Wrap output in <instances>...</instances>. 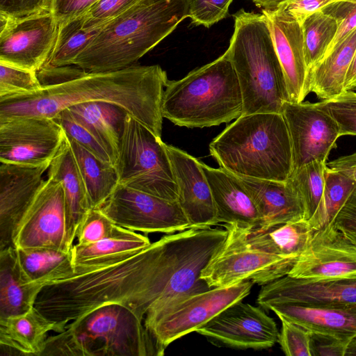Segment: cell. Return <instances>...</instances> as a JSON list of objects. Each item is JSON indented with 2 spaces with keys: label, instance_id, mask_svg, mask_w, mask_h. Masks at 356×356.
Returning <instances> with one entry per match:
<instances>
[{
  "label": "cell",
  "instance_id": "cell-45",
  "mask_svg": "<svg viewBox=\"0 0 356 356\" xmlns=\"http://www.w3.org/2000/svg\"><path fill=\"white\" fill-rule=\"evenodd\" d=\"M138 0H98L84 14V28L97 29L126 10Z\"/></svg>",
  "mask_w": 356,
  "mask_h": 356
},
{
  "label": "cell",
  "instance_id": "cell-47",
  "mask_svg": "<svg viewBox=\"0 0 356 356\" xmlns=\"http://www.w3.org/2000/svg\"><path fill=\"white\" fill-rule=\"evenodd\" d=\"M349 342L311 333L312 356H345Z\"/></svg>",
  "mask_w": 356,
  "mask_h": 356
},
{
  "label": "cell",
  "instance_id": "cell-30",
  "mask_svg": "<svg viewBox=\"0 0 356 356\" xmlns=\"http://www.w3.org/2000/svg\"><path fill=\"white\" fill-rule=\"evenodd\" d=\"M67 109L95 134L116 161L128 113L121 107L104 102L77 104Z\"/></svg>",
  "mask_w": 356,
  "mask_h": 356
},
{
  "label": "cell",
  "instance_id": "cell-9",
  "mask_svg": "<svg viewBox=\"0 0 356 356\" xmlns=\"http://www.w3.org/2000/svg\"><path fill=\"white\" fill-rule=\"evenodd\" d=\"M253 284L245 281L185 293L148 312L144 325L165 350L172 341L196 332L225 308L244 299Z\"/></svg>",
  "mask_w": 356,
  "mask_h": 356
},
{
  "label": "cell",
  "instance_id": "cell-35",
  "mask_svg": "<svg viewBox=\"0 0 356 356\" xmlns=\"http://www.w3.org/2000/svg\"><path fill=\"white\" fill-rule=\"evenodd\" d=\"M307 66L312 69L325 56L337 30V20L319 10L309 15L301 24Z\"/></svg>",
  "mask_w": 356,
  "mask_h": 356
},
{
  "label": "cell",
  "instance_id": "cell-10",
  "mask_svg": "<svg viewBox=\"0 0 356 356\" xmlns=\"http://www.w3.org/2000/svg\"><path fill=\"white\" fill-rule=\"evenodd\" d=\"M227 237L202 270L200 278L209 287L251 281L266 284L288 275L298 258L282 257L253 248L241 227L226 224Z\"/></svg>",
  "mask_w": 356,
  "mask_h": 356
},
{
  "label": "cell",
  "instance_id": "cell-40",
  "mask_svg": "<svg viewBox=\"0 0 356 356\" xmlns=\"http://www.w3.org/2000/svg\"><path fill=\"white\" fill-rule=\"evenodd\" d=\"M130 231L116 225L101 209H91L78 227L77 243L90 244L107 238L124 236Z\"/></svg>",
  "mask_w": 356,
  "mask_h": 356
},
{
  "label": "cell",
  "instance_id": "cell-54",
  "mask_svg": "<svg viewBox=\"0 0 356 356\" xmlns=\"http://www.w3.org/2000/svg\"><path fill=\"white\" fill-rule=\"evenodd\" d=\"M342 232L343 236L353 244L356 245V234L350 233V232Z\"/></svg>",
  "mask_w": 356,
  "mask_h": 356
},
{
  "label": "cell",
  "instance_id": "cell-34",
  "mask_svg": "<svg viewBox=\"0 0 356 356\" xmlns=\"http://www.w3.org/2000/svg\"><path fill=\"white\" fill-rule=\"evenodd\" d=\"M151 243L147 236L131 230L127 234L107 238L95 243H76L71 248L74 265L109 259L118 255L138 251Z\"/></svg>",
  "mask_w": 356,
  "mask_h": 356
},
{
  "label": "cell",
  "instance_id": "cell-16",
  "mask_svg": "<svg viewBox=\"0 0 356 356\" xmlns=\"http://www.w3.org/2000/svg\"><path fill=\"white\" fill-rule=\"evenodd\" d=\"M282 114L291 139L293 170L314 161L326 162L340 137L334 119L317 103L286 102Z\"/></svg>",
  "mask_w": 356,
  "mask_h": 356
},
{
  "label": "cell",
  "instance_id": "cell-42",
  "mask_svg": "<svg viewBox=\"0 0 356 356\" xmlns=\"http://www.w3.org/2000/svg\"><path fill=\"white\" fill-rule=\"evenodd\" d=\"M282 322L278 342L287 356H312L311 333L300 325L284 318Z\"/></svg>",
  "mask_w": 356,
  "mask_h": 356
},
{
  "label": "cell",
  "instance_id": "cell-52",
  "mask_svg": "<svg viewBox=\"0 0 356 356\" xmlns=\"http://www.w3.org/2000/svg\"><path fill=\"white\" fill-rule=\"evenodd\" d=\"M257 7L262 9L272 10L288 2L290 0H250Z\"/></svg>",
  "mask_w": 356,
  "mask_h": 356
},
{
  "label": "cell",
  "instance_id": "cell-22",
  "mask_svg": "<svg viewBox=\"0 0 356 356\" xmlns=\"http://www.w3.org/2000/svg\"><path fill=\"white\" fill-rule=\"evenodd\" d=\"M268 309L312 334L350 341L356 339V305L274 304Z\"/></svg>",
  "mask_w": 356,
  "mask_h": 356
},
{
  "label": "cell",
  "instance_id": "cell-24",
  "mask_svg": "<svg viewBox=\"0 0 356 356\" xmlns=\"http://www.w3.org/2000/svg\"><path fill=\"white\" fill-rule=\"evenodd\" d=\"M237 177L251 196L260 215L261 225L259 226L305 219L302 200L289 179L282 181Z\"/></svg>",
  "mask_w": 356,
  "mask_h": 356
},
{
  "label": "cell",
  "instance_id": "cell-3",
  "mask_svg": "<svg viewBox=\"0 0 356 356\" xmlns=\"http://www.w3.org/2000/svg\"><path fill=\"white\" fill-rule=\"evenodd\" d=\"M188 15L187 0H138L105 23L72 65L91 72L129 67Z\"/></svg>",
  "mask_w": 356,
  "mask_h": 356
},
{
  "label": "cell",
  "instance_id": "cell-32",
  "mask_svg": "<svg viewBox=\"0 0 356 356\" xmlns=\"http://www.w3.org/2000/svg\"><path fill=\"white\" fill-rule=\"evenodd\" d=\"M21 268L34 282L44 286L65 279L74 272L71 250L51 248H15Z\"/></svg>",
  "mask_w": 356,
  "mask_h": 356
},
{
  "label": "cell",
  "instance_id": "cell-39",
  "mask_svg": "<svg viewBox=\"0 0 356 356\" xmlns=\"http://www.w3.org/2000/svg\"><path fill=\"white\" fill-rule=\"evenodd\" d=\"M42 87L37 72L0 62V101L35 93Z\"/></svg>",
  "mask_w": 356,
  "mask_h": 356
},
{
  "label": "cell",
  "instance_id": "cell-13",
  "mask_svg": "<svg viewBox=\"0 0 356 356\" xmlns=\"http://www.w3.org/2000/svg\"><path fill=\"white\" fill-rule=\"evenodd\" d=\"M0 62L35 72L54 46L58 22L51 10L11 18L0 14Z\"/></svg>",
  "mask_w": 356,
  "mask_h": 356
},
{
  "label": "cell",
  "instance_id": "cell-19",
  "mask_svg": "<svg viewBox=\"0 0 356 356\" xmlns=\"http://www.w3.org/2000/svg\"><path fill=\"white\" fill-rule=\"evenodd\" d=\"M257 302L266 309L280 303L356 305V277L313 281L286 275L263 285Z\"/></svg>",
  "mask_w": 356,
  "mask_h": 356
},
{
  "label": "cell",
  "instance_id": "cell-38",
  "mask_svg": "<svg viewBox=\"0 0 356 356\" xmlns=\"http://www.w3.org/2000/svg\"><path fill=\"white\" fill-rule=\"evenodd\" d=\"M54 119L62 127L68 138L75 140L101 161L115 166V159L102 141L69 109L63 110Z\"/></svg>",
  "mask_w": 356,
  "mask_h": 356
},
{
  "label": "cell",
  "instance_id": "cell-11",
  "mask_svg": "<svg viewBox=\"0 0 356 356\" xmlns=\"http://www.w3.org/2000/svg\"><path fill=\"white\" fill-rule=\"evenodd\" d=\"M65 138L54 118L34 115L0 119V163L49 168Z\"/></svg>",
  "mask_w": 356,
  "mask_h": 356
},
{
  "label": "cell",
  "instance_id": "cell-50",
  "mask_svg": "<svg viewBox=\"0 0 356 356\" xmlns=\"http://www.w3.org/2000/svg\"><path fill=\"white\" fill-rule=\"evenodd\" d=\"M328 168L340 172L356 181V152L326 163Z\"/></svg>",
  "mask_w": 356,
  "mask_h": 356
},
{
  "label": "cell",
  "instance_id": "cell-21",
  "mask_svg": "<svg viewBox=\"0 0 356 356\" xmlns=\"http://www.w3.org/2000/svg\"><path fill=\"white\" fill-rule=\"evenodd\" d=\"M0 250L13 246L19 222L41 188L48 167L0 163Z\"/></svg>",
  "mask_w": 356,
  "mask_h": 356
},
{
  "label": "cell",
  "instance_id": "cell-37",
  "mask_svg": "<svg viewBox=\"0 0 356 356\" xmlns=\"http://www.w3.org/2000/svg\"><path fill=\"white\" fill-rule=\"evenodd\" d=\"M326 163L314 161L293 170L289 178L302 200L305 219L309 222L314 218L323 194Z\"/></svg>",
  "mask_w": 356,
  "mask_h": 356
},
{
  "label": "cell",
  "instance_id": "cell-5",
  "mask_svg": "<svg viewBox=\"0 0 356 356\" xmlns=\"http://www.w3.org/2000/svg\"><path fill=\"white\" fill-rule=\"evenodd\" d=\"M233 17L234 29L226 52L239 82L242 115L282 113L289 98L266 17L243 8Z\"/></svg>",
  "mask_w": 356,
  "mask_h": 356
},
{
  "label": "cell",
  "instance_id": "cell-4",
  "mask_svg": "<svg viewBox=\"0 0 356 356\" xmlns=\"http://www.w3.org/2000/svg\"><path fill=\"white\" fill-rule=\"evenodd\" d=\"M220 168L239 177L286 181L293 172L290 136L282 113L242 115L209 144Z\"/></svg>",
  "mask_w": 356,
  "mask_h": 356
},
{
  "label": "cell",
  "instance_id": "cell-14",
  "mask_svg": "<svg viewBox=\"0 0 356 356\" xmlns=\"http://www.w3.org/2000/svg\"><path fill=\"white\" fill-rule=\"evenodd\" d=\"M15 248H51L70 251L61 183L47 175L13 236Z\"/></svg>",
  "mask_w": 356,
  "mask_h": 356
},
{
  "label": "cell",
  "instance_id": "cell-51",
  "mask_svg": "<svg viewBox=\"0 0 356 356\" xmlns=\"http://www.w3.org/2000/svg\"><path fill=\"white\" fill-rule=\"evenodd\" d=\"M356 88V50L347 72L345 83L344 91L353 90Z\"/></svg>",
  "mask_w": 356,
  "mask_h": 356
},
{
  "label": "cell",
  "instance_id": "cell-31",
  "mask_svg": "<svg viewBox=\"0 0 356 356\" xmlns=\"http://www.w3.org/2000/svg\"><path fill=\"white\" fill-rule=\"evenodd\" d=\"M67 138L83 181L90 208L99 209L119 185L117 170L115 166L101 161L75 140Z\"/></svg>",
  "mask_w": 356,
  "mask_h": 356
},
{
  "label": "cell",
  "instance_id": "cell-44",
  "mask_svg": "<svg viewBox=\"0 0 356 356\" xmlns=\"http://www.w3.org/2000/svg\"><path fill=\"white\" fill-rule=\"evenodd\" d=\"M321 10L333 17L338 24L337 35L327 53L356 28V0H337Z\"/></svg>",
  "mask_w": 356,
  "mask_h": 356
},
{
  "label": "cell",
  "instance_id": "cell-26",
  "mask_svg": "<svg viewBox=\"0 0 356 356\" xmlns=\"http://www.w3.org/2000/svg\"><path fill=\"white\" fill-rule=\"evenodd\" d=\"M47 170V175L59 181L63 188L67 238L72 247L78 227L91 208L67 136Z\"/></svg>",
  "mask_w": 356,
  "mask_h": 356
},
{
  "label": "cell",
  "instance_id": "cell-6",
  "mask_svg": "<svg viewBox=\"0 0 356 356\" xmlns=\"http://www.w3.org/2000/svg\"><path fill=\"white\" fill-rule=\"evenodd\" d=\"M143 320L124 305H103L48 337L40 356L163 355Z\"/></svg>",
  "mask_w": 356,
  "mask_h": 356
},
{
  "label": "cell",
  "instance_id": "cell-49",
  "mask_svg": "<svg viewBox=\"0 0 356 356\" xmlns=\"http://www.w3.org/2000/svg\"><path fill=\"white\" fill-rule=\"evenodd\" d=\"M331 225L340 232L356 234V188L339 211Z\"/></svg>",
  "mask_w": 356,
  "mask_h": 356
},
{
  "label": "cell",
  "instance_id": "cell-15",
  "mask_svg": "<svg viewBox=\"0 0 356 356\" xmlns=\"http://www.w3.org/2000/svg\"><path fill=\"white\" fill-rule=\"evenodd\" d=\"M211 343L238 349H266L279 339L275 321L261 308L241 301L196 330Z\"/></svg>",
  "mask_w": 356,
  "mask_h": 356
},
{
  "label": "cell",
  "instance_id": "cell-36",
  "mask_svg": "<svg viewBox=\"0 0 356 356\" xmlns=\"http://www.w3.org/2000/svg\"><path fill=\"white\" fill-rule=\"evenodd\" d=\"M323 194L314 218L309 222L315 230L332 224L334 217L356 188V181L347 175L328 168L325 171Z\"/></svg>",
  "mask_w": 356,
  "mask_h": 356
},
{
  "label": "cell",
  "instance_id": "cell-25",
  "mask_svg": "<svg viewBox=\"0 0 356 356\" xmlns=\"http://www.w3.org/2000/svg\"><path fill=\"white\" fill-rule=\"evenodd\" d=\"M51 331L58 333L56 324L35 307L22 314L0 318V355L40 356Z\"/></svg>",
  "mask_w": 356,
  "mask_h": 356
},
{
  "label": "cell",
  "instance_id": "cell-8",
  "mask_svg": "<svg viewBox=\"0 0 356 356\" xmlns=\"http://www.w3.org/2000/svg\"><path fill=\"white\" fill-rule=\"evenodd\" d=\"M165 145L127 114L115 165L119 184L177 201L178 188Z\"/></svg>",
  "mask_w": 356,
  "mask_h": 356
},
{
  "label": "cell",
  "instance_id": "cell-17",
  "mask_svg": "<svg viewBox=\"0 0 356 356\" xmlns=\"http://www.w3.org/2000/svg\"><path fill=\"white\" fill-rule=\"evenodd\" d=\"M288 275L313 281L356 277V245L332 225L316 230Z\"/></svg>",
  "mask_w": 356,
  "mask_h": 356
},
{
  "label": "cell",
  "instance_id": "cell-12",
  "mask_svg": "<svg viewBox=\"0 0 356 356\" xmlns=\"http://www.w3.org/2000/svg\"><path fill=\"white\" fill-rule=\"evenodd\" d=\"M99 209L116 225L132 231L172 234L190 228L177 201L120 184Z\"/></svg>",
  "mask_w": 356,
  "mask_h": 356
},
{
  "label": "cell",
  "instance_id": "cell-23",
  "mask_svg": "<svg viewBox=\"0 0 356 356\" xmlns=\"http://www.w3.org/2000/svg\"><path fill=\"white\" fill-rule=\"evenodd\" d=\"M201 165L211 191L218 223L242 227L260 225V215L239 178L221 168H213L202 162Z\"/></svg>",
  "mask_w": 356,
  "mask_h": 356
},
{
  "label": "cell",
  "instance_id": "cell-33",
  "mask_svg": "<svg viewBox=\"0 0 356 356\" xmlns=\"http://www.w3.org/2000/svg\"><path fill=\"white\" fill-rule=\"evenodd\" d=\"M84 15L58 23V33L51 54L41 70L73 65L75 58L88 47L100 29L84 28Z\"/></svg>",
  "mask_w": 356,
  "mask_h": 356
},
{
  "label": "cell",
  "instance_id": "cell-28",
  "mask_svg": "<svg viewBox=\"0 0 356 356\" xmlns=\"http://www.w3.org/2000/svg\"><path fill=\"white\" fill-rule=\"evenodd\" d=\"M241 228L253 248L289 258L299 257L315 232L305 219L265 227Z\"/></svg>",
  "mask_w": 356,
  "mask_h": 356
},
{
  "label": "cell",
  "instance_id": "cell-43",
  "mask_svg": "<svg viewBox=\"0 0 356 356\" xmlns=\"http://www.w3.org/2000/svg\"><path fill=\"white\" fill-rule=\"evenodd\" d=\"M233 0H187L188 15L195 25L209 28L225 18Z\"/></svg>",
  "mask_w": 356,
  "mask_h": 356
},
{
  "label": "cell",
  "instance_id": "cell-2",
  "mask_svg": "<svg viewBox=\"0 0 356 356\" xmlns=\"http://www.w3.org/2000/svg\"><path fill=\"white\" fill-rule=\"evenodd\" d=\"M156 300L149 245L138 251L74 265L72 275L43 287L34 307L56 324L60 333L70 321L106 304L124 305L144 320Z\"/></svg>",
  "mask_w": 356,
  "mask_h": 356
},
{
  "label": "cell",
  "instance_id": "cell-48",
  "mask_svg": "<svg viewBox=\"0 0 356 356\" xmlns=\"http://www.w3.org/2000/svg\"><path fill=\"white\" fill-rule=\"evenodd\" d=\"M98 0H52L51 10L58 23L84 15Z\"/></svg>",
  "mask_w": 356,
  "mask_h": 356
},
{
  "label": "cell",
  "instance_id": "cell-29",
  "mask_svg": "<svg viewBox=\"0 0 356 356\" xmlns=\"http://www.w3.org/2000/svg\"><path fill=\"white\" fill-rule=\"evenodd\" d=\"M356 50V28L309 71V92L321 100L344 91V83Z\"/></svg>",
  "mask_w": 356,
  "mask_h": 356
},
{
  "label": "cell",
  "instance_id": "cell-27",
  "mask_svg": "<svg viewBox=\"0 0 356 356\" xmlns=\"http://www.w3.org/2000/svg\"><path fill=\"white\" fill-rule=\"evenodd\" d=\"M44 286L32 281L19 263L15 248L0 250V318L26 312Z\"/></svg>",
  "mask_w": 356,
  "mask_h": 356
},
{
  "label": "cell",
  "instance_id": "cell-20",
  "mask_svg": "<svg viewBox=\"0 0 356 356\" xmlns=\"http://www.w3.org/2000/svg\"><path fill=\"white\" fill-rule=\"evenodd\" d=\"M178 188V199L190 227L218 223L211 191L201 162L187 152L165 145Z\"/></svg>",
  "mask_w": 356,
  "mask_h": 356
},
{
  "label": "cell",
  "instance_id": "cell-18",
  "mask_svg": "<svg viewBox=\"0 0 356 356\" xmlns=\"http://www.w3.org/2000/svg\"><path fill=\"white\" fill-rule=\"evenodd\" d=\"M283 70L289 102H302L309 93L301 24L282 6L262 9Z\"/></svg>",
  "mask_w": 356,
  "mask_h": 356
},
{
  "label": "cell",
  "instance_id": "cell-1",
  "mask_svg": "<svg viewBox=\"0 0 356 356\" xmlns=\"http://www.w3.org/2000/svg\"><path fill=\"white\" fill-rule=\"evenodd\" d=\"M168 81L165 71L158 65H132L97 72L78 67L61 81L42 85L35 93L0 101V119L34 115L54 118L74 104L104 102L121 107L161 138V104Z\"/></svg>",
  "mask_w": 356,
  "mask_h": 356
},
{
  "label": "cell",
  "instance_id": "cell-53",
  "mask_svg": "<svg viewBox=\"0 0 356 356\" xmlns=\"http://www.w3.org/2000/svg\"><path fill=\"white\" fill-rule=\"evenodd\" d=\"M345 356H356V339L348 343Z\"/></svg>",
  "mask_w": 356,
  "mask_h": 356
},
{
  "label": "cell",
  "instance_id": "cell-41",
  "mask_svg": "<svg viewBox=\"0 0 356 356\" xmlns=\"http://www.w3.org/2000/svg\"><path fill=\"white\" fill-rule=\"evenodd\" d=\"M317 104L327 112L337 124L340 136H356V92L343 91Z\"/></svg>",
  "mask_w": 356,
  "mask_h": 356
},
{
  "label": "cell",
  "instance_id": "cell-55",
  "mask_svg": "<svg viewBox=\"0 0 356 356\" xmlns=\"http://www.w3.org/2000/svg\"><path fill=\"white\" fill-rule=\"evenodd\" d=\"M353 90H356V88Z\"/></svg>",
  "mask_w": 356,
  "mask_h": 356
},
{
  "label": "cell",
  "instance_id": "cell-46",
  "mask_svg": "<svg viewBox=\"0 0 356 356\" xmlns=\"http://www.w3.org/2000/svg\"><path fill=\"white\" fill-rule=\"evenodd\" d=\"M52 0H0V14L11 18L51 10Z\"/></svg>",
  "mask_w": 356,
  "mask_h": 356
},
{
  "label": "cell",
  "instance_id": "cell-7",
  "mask_svg": "<svg viewBox=\"0 0 356 356\" xmlns=\"http://www.w3.org/2000/svg\"><path fill=\"white\" fill-rule=\"evenodd\" d=\"M243 108L238 77L226 51L184 78L168 81L161 104L163 118L188 128L229 122Z\"/></svg>",
  "mask_w": 356,
  "mask_h": 356
}]
</instances>
